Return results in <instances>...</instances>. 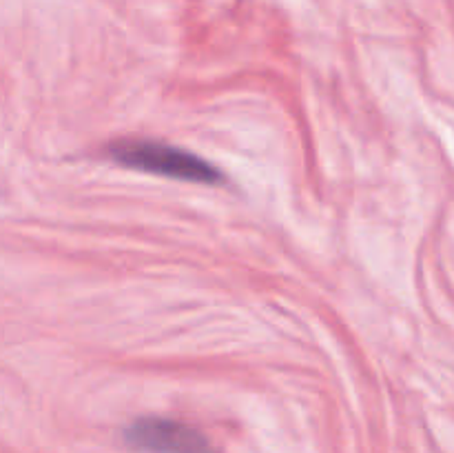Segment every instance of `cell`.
<instances>
[{"mask_svg": "<svg viewBox=\"0 0 454 453\" xmlns=\"http://www.w3.org/2000/svg\"><path fill=\"white\" fill-rule=\"evenodd\" d=\"M111 158L120 164L137 171L155 173V176L176 178L184 182H202L215 185L222 180V173L213 164L202 160L191 151L151 140H122L111 147Z\"/></svg>", "mask_w": 454, "mask_h": 453, "instance_id": "6da1fadb", "label": "cell"}, {"mask_svg": "<svg viewBox=\"0 0 454 453\" xmlns=\"http://www.w3.org/2000/svg\"><path fill=\"white\" fill-rule=\"evenodd\" d=\"M124 438L140 453H217L207 435L167 417H142L129 426Z\"/></svg>", "mask_w": 454, "mask_h": 453, "instance_id": "7a4b0ae2", "label": "cell"}]
</instances>
